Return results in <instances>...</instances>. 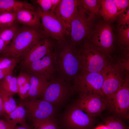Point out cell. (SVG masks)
Wrapping results in <instances>:
<instances>
[{"instance_id": "cell-39", "label": "cell", "mask_w": 129, "mask_h": 129, "mask_svg": "<svg viewBox=\"0 0 129 129\" xmlns=\"http://www.w3.org/2000/svg\"><path fill=\"white\" fill-rule=\"evenodd\" d=\"M6 112L5 110L3 102L0 95V116L3 115Z\"/></svg>"}, {"instance_id": "cell-36", "label": "cell", "mask_w": 129, "mask_h": 129, "mask_svg": "<svg viewBox=\"0 0 129 129\" xmlns=\"http://www.w3.org/2000/svg\"><path fill=\"white\" fill-rule=\"evenodd\" d=\"M36 2L44 12H47L51 11L52 8L51 0H37Z\"/></svg>"}, {"instance_id": "cell-5", "label": "cell", "mask_w": 129, "mask_h": 129, "mask_svg": "<svg viewBox=\"0 0 129 129\" xmlns=\"http://www.w3.org/2000/svg\"><path fill=\"white\" fill-rule=\"evenodd\" d=\"M71 83L55 76L49 81L41 99L55 107L63 105L75 93Z\"/></svg>"}, {"instance_id": "cell-23", "label": "cell", "mask_w": 129, "mask_h": 129, "mask_svg": "<svg viewBox=\"0 0 129 129\" xmlns=\"http://www.w3.org/2000/svg\"><path fill=\"white\" fill-rule=\"evenodd\" d=\"M13 72L7 74L0 81V89L13 95L18 92L17 77L13 76Z\"/></svg>"}, {"instance_id": "cell-26", "label": "cell", "mask_w": 129, "mask_h": 129, "mask_svg": "<svg viewBox=\"0 0 129 129\" xmlns=\"http://www.w3.org/2000/svg\"><path fill=\"white\" fill-rule=\"evenodd\" d=\"M20 28L14 24L8 27L0 28V38L3 40L8 46L13 40Z\"/></svg>"}, {"instance_id": "cell-18", "label": "cell", "mask_w": 129, "mask_h": 129, "mask_svg": "<svg viewBox=\"0 0 129 129\" xmlns=\"http://www.w3.org/2000/svg\"><path fill=\"white\" fill-rule=\"evenodd\" d=\"M15 21L27 27H41L40 19L37 13L26 8L22 9L16 13Z\"/></svg>"}, {"instance_id": "cell-27", "label": "cell", "mask_w": 129, "mask_h": 129, "mask_svg": "<svg viewBox=\"0 0 129 129\" xmlns=\"http://www.w3.org/2000/svg\"><path fill=\"white\" fill-rule=\"evenodd\" d=\"M0 95L1 98L4 108L7 114L14 110L17 107L13 95L0 89Z\"/></svg>"}, {"instance_id": "cell-25", "label": "cell", "mask_w": 129, "mask_h": 129, "mask_svg": "<svg viewBox=\"0 0 129 129\" xmlns=\"http://www.w3.org/2000/svg\"><path fill=\"white\" fill-rule=\"evenodd\" d=\"M101 0H78L79 4L83 9L96 16L101 17L99 11Z\"/></svg>"}, {"instance_id": "cell-12", "label": "cell", "mask_w": 129, "mask_h": 129, "mask_svg": "<svg viewBox=\"0 0 129 129\" xmlns=\"http://www.w3.org/2000/svg\"><path fill=\"white\" fill-rule=\"evenodd\" d=\"M111 110L126 118L129 116V76L123 82L113 96L106 102Z\"/></svg>"}, {"instance_id": "cell-20", "label": "cell", "mask_w": 129, "mask_h": 129, "mask_svg": "<svg viewBox=\"0 0 129 129\" xmlns=\"http://www.w3.org/2000/svg\"><path fill=\"white\" fill-rule=\"evenodd\" d=\"M23 8L34 11L36 10L32 4L26 1L15 0H0V13L5 12L16 13Z\"/></svg>"}, {"instance_id": "cell-30", "label": "cell", "mask_w": 129, "mask_h": 129, "mask_svg": "<svg viewBox=\"0 0 129 129\" xmlns=\"http://www.w3.org/2000/svg\"><path fill=\"white\" fill-rule=\"evenodd\" d=\"M33 129H59L53 117H49L38 123Z\"/></svg>"}, {"instance_id": "cell-37", "label": "cell", "mask_w": 129, "mask_h": 129, "mask_svg": "<svg viewBox=\"0 0 129 129\" xmlns=\"http://www.w3.org/2000/svg\"><path fill=\"white\" fill-rule=\"evenodd\" d=\"M16 65H15L9 68L3 69H0V81L9 73L13 72Z\"/></svg>"}, {"instance_id": "cell-15", "label": "cell", "mask_w": 129, "mask_h": 129, "mask_svg": "<svg viewBox=\"0 0 129 129\" xmlns=\"http://www.w3.org/2000/svg\"><path fill=\"white\" fill-rule=\"evenodd\" d=\"M74 103L93 118L104 110L107 106L104 99L96 94L79 95Z\"/></svg>"}, {"instance_id": "cell-38", "label": "cell", "mask_w": 129, "mask_h": 129, "mask_svg": "<svg viewBox=\"0 0 129 129\" xmlns=\"http://www.w3.org/2000/svg\"><path fill=\"white\" fill-rule=\"evenodd\" d=\"M16 126L6 120L0 119V129H14Z\"/></svg>"}, {"instance_id": "cell-33", "label": "cell", "mask_w": 129, "mask_h": 129, "mask_svg": "<svg viewBox=\"0 0 129 129\" xmlns=\"http://www.w3.org/2000/svg\"><path fill=\"white\" fill-rule=\"evenodd\" d=\"M30 88V82H27L18 87V93L22 100L28 97Z\"/></svg>"}, {"instance_id": "cell-21", "label": "cell", "mask_w": 129, "mask_h": 129, "mask_svg": "<svg viewBox=\"0 0 129 129\" xmlns=\"http://www.w3.org/2000/svg\"><path fill=\"white\" fill-rule=\"evenodd\" d=\"M5 117V120L16 125L19 124L21 125L28 126L27 123V112L25 108L20 103L13 111Z\"/></svg>"}, {"instance_id": "cell-1", "label": "cell", "mask_w": 129, "mask_h": 129, "mask_svg": "<svg viewBox=\"0 0 129 129\" xmlns=\"http://www.w3.org/2000/svg\"><path fill=\"white\" fill-rule=\"evenodd\" d=\"M54 51L57 76L71 83L80 70L76 48L68 38L57 41Z\"/></svg>"}, {"instance_id": "cell-40", "label": "cell", "mask_w": 129, "mask_h": 129, "mask_svg": "<svg viewBox=\"0 0 129 129\" xmlns=\"http://www.w3.org/2000/svg\"><path fill=\"white\" fill-rule=\"evenodd\" d=\"M7 46V45L5 42L0 38V54H2Z\"/></svg>"}, {"instance_id": "cell-31", "label": "cell", "mask_w": 129, "mask_h": 129, "mask_svg": "<svg viewBox=\"0 0 129 129\" xmlns=\"http://www.w3.org/2000/svg\"><path fill=\"white\" fill-rule=\"evenodd\" d=\"M116 26L129 25V7L118 15Z\"/></svg>"}, {"instance_id": "cell-16", "label": "cell", "mask_w": 129, "mask_h": 129, "mask_svg": "<svg viewBox=\"0 0 129 129\" xmlns=\"http://www.w3.org/2000/svg\"><path fill=\"white\" fill-rule=\"evenodd\" d=\"M78 5V0H60L54 11L55 15L66 26L69 31L71 21Z\"/></svg>"}, {"instance_id": "cell-22", "label": "cell", "mask_w": 129, "mask_h": 129, "mask_svg": "<svg viewBox=\"0 0 129 129\" xmlns=\"http://www.w3.org/2000/svg\"><path fill=\"white\" fill-rule=\"evenodd\" d=\"M113 54L112 61L129 71V48L116 45L115 51Z\"/></svg>"}, {"instance_id": "cell-7", "label": "cell", "mask_w": 129, "mask_h": 129, "mask_svg": "<svg viewBox=\"0 0 129 129\" xmlns=\"http://www.w3.org/2000/svg\"><path fill=\"white\" fill-rule=\"evenodd\" d=\"M103 81L101 72H90L80 70L73 80L72 85L75 93L79 95L96 94L105 99L102 91Z\"/></svg>"}, {"instance_id": "cell-32", "label": "cell", "mask_w": 129, "mask_h": 129, "mask_svg": "<svg viewBox=\"0 0 129 129\" xmlns=\"http://www.w3.org/2000/svg\"><path fill=\"white\" fill-rule=\"evenodd\" d=\"M20 61V59L2 56L0 57V69H6L16 65Z\"/></svg>"}, {"instance_id": "cell-2", "label": "cell", "mask_w": 129, "mask_h": 129, "mask_svg": "<svg viewBox=\"0 0 129 129\" xmlns=\"http://www.w3.org/2000/svg\"><path fill=\"white\" fill-rule=\"evenodd\" d=\"M46 37L41 27L23 25L7 46L2 54V56L20 59L40 41Z\"/></svg>"}, {"instance_id": "cell-43", "label": "cell", "mask_w": 129, "mask_h": 129, "mask_svg": "<svg viewBox=\"0 0 129 129\" xmlns=\"http://www.w3.org/2000/svg\"><path fill=\"white\" fill-rule=\"evenodd\" d=\"M95 129H109L105 125H101L97 127Z\"/></svg>"}, {"instance_id": "cell-24", "label": "cell", "mask_w": 129, "mask_h": 129, "mask_svg": "<svg viewBox=\"0 0 129 129\" xmlns=\"http://www.w3.org/2000/svg\"><path fill=\"white\" fill-rule=\"evenodd\" d=\"M116 27V45L129 48V25Z\"/></svg>"}, {"instance_id": "cell-4", "label": "cell", "mask_w": 129, "mask_h": 129, "mask_svg": "<svg viewBox=\"0 0 129 129\" xmlns=\"http://www.w3.org/2000/svg\"><path fill=\"white\" fill-rule=\"evenodd\" d=\"M80 70L90 72H101L112 61L109 54L85 41L76 49Z\"/></svg>"}, {"instance_id": "cell-41", "label": "cell", "mask_w": 129, "mask_h": 129, "mask_svg": "<svg viewBox=\"0 0 129 129\" xmlns=\"http://www.w3.org/2000/svg\"><path fill=\"white\" fill-rule=\"evenodd\" d=\"M60 0H51L52 4V9L50 11L54 13L55 9L59 3Z\"/></svg>"}, {"instance_id": "cell-11", "label": "cell", "mask_w": 129, "mask_h": 129, "mask_svg": "<svg viewBox=\"0 0 129 129\" xmlns=\"http://www.w3.org/2000/svg\"><path fill=\"white\" fill-rule=\"evenodd\" d=\"M93 118L73 103L66 109L63 120L68 129H91L94 124Z\"/></svg>"}, {"instance_id": "cell-14", "label": "cell", "mask_w": 129, "mask_h": 129, "mask_svg": "<svg viewBox=\"0 0 129 129\" xmlns=\"http://www.w3.org/2000/svg\"><path fill=\"white\" fill-rule=\"evenodd\" d=\"M57 41L48 37L40 41L20 59L21 69L41 59L53 51Z\"/></svg>"}, {"instance_id": "cell-9", "label": "cell", "mask_w": 129, "mask_h": 129, "mask_svg": "<svg viewBox=\"0 0 129 129\" xmlns=\"http://www.w3.org/2000/svg\"><path fill=\"white\" fill-rule=\"evenodd\" d=\"M35 11L39 16L41 27L47 37L57 41L68 38L69 29L54 13L44 12L40 6Z\"/></svg>"}, {"instance_id": "cell-28", "label": "cell", "mask_w": 129, "mask_h": 129, "mask_svg": "<svg viewBox=\"0 0 129 129\" xmlns=\"http://www.w3.org/2000/svg\"><path fill=\"white\" fill-rule=\"evenodd\" d=\"M16 13L5 12L0 13V28L9 27L14 24Z\"/></svg>"}, {"instance_id": "cell-8", "label": "cell", "mask_w": 129, "mask_h": 129, "mask_svg": "<svg viewBox=\"0 0 129 129\" xmlns=\"http://www.w3.org/2000/svg\"><path fill=\"white\" fill-rule=\"evenodd\" d=\"M113 23L105 22L100 18L94 33L88 40L111 56L115 52L116 46V31Z\"/></svg>"}, {"instance_id": "cell-3", "label": "cell", "mask_w": 129, "mask_h": 129, "mask_svg": "<svg viewBox=\"0 0 129 129\" xmlns=\"http://www.w3.org/2000/svg\"><path fill=\"white\" fill-rule=\"evenodd\" d=\"M100 18L84 10L79 4L77 11L71 21L69 36L76 49L90 39Z\"/></svg>"}, {"instance_id": "cell-42", "label": "cell", "mask_w": 129, "mask_h": 129, "mask_svg": "<svg viewBox=\"0 0 129 129\" xmlns=\"http://www.w3.org/2000/svg\"><path fill=\"white\" fill-rule=\"evenodd\" d=\"M14 129H31L29 126H25L22 125L20 126H16Z\"/></svg>"}, {"instance_id": "cell-13", "label": "cell", "mask_w": 129, "mask_h": 129, "mask_svg": "<svg viewBox=\"0 0 129 129\" xmlns=\"http://www.w3.org/2000/svg\"><path fill=\"white\" fill-rule=\"evenodd\" d=\"M21 70L29 74L40 75L49 81L56 74L54 50L41 59L21 69Z\"/></svg>"}, {"instance_id": "cell-10", "label": "cell", "mask_w": 129, "mask_h": 129, "mask_svg": "<svg viewBox=\"0 0 129 129\" xmlns=\"http://www.w3.org/2000/svg\"><path fill=\"white\" fill-rule=\"evenodd\" d=\"M20 103L27 112V117L34 126L39 122L53 117L56 112L54 106L45 100L27 97Z\"/></svg>"}, {"instance_id": "cell-6", "label": "cell", "mask_w": 129, "mask_h": 129, "mask_svg": "<svg viewBox=\"0 0 129 129\" xmlns=\"http://www.w3.org/2000/svg\"><path fill=\"white\" fill-rule=\"evenodd\" d=\"M129 72L112 61L101 71L103 78L102 91L105 101L113 96L129 76Z\"/></svg>"}, {"instance_id": "cell-35", "label": "cell", "mask_w": 129, "mask_h": 129, "mask_svg": "<svg viewBox=\"0 0 129 129\" xmlns=\"http://www.w3.org/2000/svg\"><path fill=\"white\" fill-rule=\"evenodd\" d=\"M117 9L118 13L126 9L129 7V0H113Z\"/></svg>"}, {"instance_id": "cell-29", "label": "cell", "mask_w": 129, "mask_h": 129, "mask_svg": "<svg viewBox=\"0 0 129 129\" xmlns=\"http://www.w3.org/2000/svg\"><path fill=\"white\" fill-rule=\"evenodd\" d=\"M105 125L109 129H126L124 123L119 119L114 117H107L104 120Z\"/></svg>"}, {"instance_id": "cell-19", "label": "cell", "mask_w": 129, "mask_h": 129, "mask_svg": "<svg viewBox=\"0 0 129 129\" xmlns=\"http://www.w3.org/2000/svg\"><path fill=\"white\" fill-rule=\"evenodd\" d=\"M99 14L104 21L113 23L116 21L119 13L113 0H101Z\"/></svg>"}, {"instance_id": "cell-34", "label": "cell", "mask_w": 129, "mask_h": 129, "mask_svg": "<svg viewBox=\"0 0 129 129\" xmlns=\"http://www.w3.org/2000/svg\"><path fill=\"white\" fill-rule=\"evenodd\" d=\"M16 77L18 87L27 82H30L29 74L23 70H21Z\"/></svg>"}, {"instance_id": "cell-17", "label": "cell", "mask_w": 129, "mask_h": 129, "mask_svg": "<svg viewBox=\"0 0 129 129\" xmlns=\"http://www.w3.org/2000/svg\"><path fill=\"white\" fill-rule=\"evenodd\" d=\"M30 88L28 97L41 99L49 83L44 77L35 74H29Z\"/></svg>"}]
</instances>
